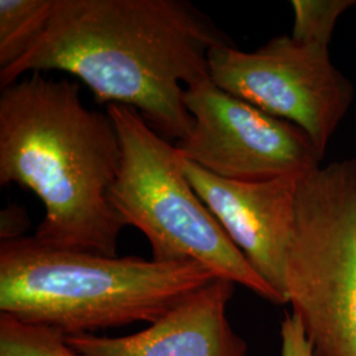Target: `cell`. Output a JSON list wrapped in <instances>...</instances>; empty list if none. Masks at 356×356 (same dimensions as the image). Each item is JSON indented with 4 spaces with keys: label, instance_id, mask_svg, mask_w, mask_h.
Returning <instances> with one entry per match:
<instances>
[{
    "label": "cell",
    "instance_id": "cell-9",
    "mask_svg": "<svg viewBox=\"0 0 356 356\" xmlns=\"http://www.w3.org/2000/svg\"><path fill=\"white\" fill-rule=\"evenodd\" d=\"M235 284L218 277L193 293L145 330L126 337H66L79 356H248L232 329L227 306Z\"/></svg>",
    "mask_w": 356,
    "mask_h": 356
},
{
    "label": "cell",
    "instance_id": "cell-6",
    "mask_svg": "<svg viewBox=\"0 0 356 356\" xmlns=\"http://www.w3.org/2000/svg\"><path fill=\"white\" fill-rule=\"evenodd\" d=\"M209 73L218 88L301 128L323 157L355 95L350 79L331 63L329 48L288 35L254 51L234 44L216 47Z\"/></svg>",
    "mask_w": 356,
    "mask_h": 356
},
{
    "label": "cell",
    "instance_id": "cell-4",
    "mask_svg": "<svg viewBox=\"0 0 356 356\" xmlns=\"http://www.w3.org/2000/svg\"><path fill=\"white\" fill-rule=\"evenodd\" d=\"M122 147L110 202L126 226L148 239L153 260L197 261L216 277L232 281L272 304L285 298L250 264L181 170L175 144L136 110L107 107Z\"/></svg>",
    "mask_w": 356,
    "mask_h": 356
},
{
    "label": "cell",
    "instance_id": "cell-1",
    "mask_svg": "<svg viewBox=\"0 0 356 356\" xmlns=\"http://www.w3.org/2000/svg\"><path fill=\"white\" fill-rule=\"evenodd\" d=\"M232 44L185 0H54L36 44L0 70V88L29 73L65 72L98 102L136 110L165 139L189 135L185 91L210 78L209 54Z\"/></svg>",
    "mask_w": 356,
    "mask_h": 356
},
{
    "label": "cell",
    "instance_id": "cell-11",
    "mask_svg": "<svg viewBox=\"0 0 356 356\" xmlns=\"http://www.w3.org/2000/svg\"><path fill=\"white\" fill-rule=\"evenodd\" d=\"M0 356H79L61 331L0 313Z\"/></svg>",
    "mask_w": 356,
    "mask_h": 356
},
{
    "label": "cell",
    "instance_id": "cell-14",
    "mask_svg": "<svg viewBox=\"0 0 356 356\" xmlns=\"http://www.w3.org/2000/svg\"><path fill=\"white\" fill-rule=\"evenodd\" d=\"M29 220L26 211L17 206L10 204L7 209L1 211L0 218V239L1 242L15 241L19 238H23L24 231L28 229Z\"/></svg>",
    "mask_w": 356,
    "mask_h": 356
},
{
    "label": "cell",
    "instance_id": "cell-13",
    "mask_svg": "<svg viewBox=\"0 0 356 356\" xmlns=\"http://www.w3.org/2000/svg\"><path fill=\"white\" fill-rule=\"evenodd\" d=\"M281 356H316L304 326L294 314H285L281 322Z\"/></svg>",
    "mask_w": 356,
    "mask_h": 356
},
{
    "label": "cell",
    "instance_id": "cell-7",
    "mask_svg": "<svg viewBox=\"0 0 356 356\" xmlns=\"http://www.w3.org/2000/svg\"><path fill=\"white\" fill-rule=\"evenodd\" d=\"M185 104L194 123L176 141L178 154L218 177H304L323 160L301 128L218 88L211 78L188 86Z\"/></svg>",
    "mask_w": 356,
    "mask_h": 356
},
{
    "label": "cell",
    "instance_id": "cell-12",
    "mask_svg": "<svg viewBox=\"0 0 356 356\" xmlns=\"http://www.w3.org/2000/svg\"><path fill=\"white\" fill-rule=\"evenodd\" d=\"M292 36L307 44L329 48L339 17L353 8L355 0H293Z\"/></svg>",
    "mask_w": 356,
    "mask_h": 356
},
{
    "label": "cell",
    "instance_id": "cell-5",
    "mask_svg": "<svg viewBox=\"0 0 356 356\" xmlns=\"http://www.w3.org/2000/svg\"><path fill=\"white\" fill-rule=\"evenodd\" d=\"M285 294L316 356H356V159L300 178Z\"/></svg>",
    "mask_w": 356,
    "mask_h": 356
},
{
    "label": "cell",
    "instance_id": "cell-2",
    "mask_svg": "<svg viewBox=\"0 0 356 356\" xmlns=\"http://www.w3.org/2000/svg\"><path fill=\"white\" fill-rule=\"evenodd\" d=\"M122 147L110 115L90 110L76 81L29 73L0 92V185L36 194V238L116 256L126 227L110 202Z\"/></svg>",
    "mask_w": 356,
    "mask_h": 356
},
{
    "label": "cell",
    "instance_id": "cell-3",
    "mask_svg": "<svg viewBox=\"0 0 356 356\" xmlns=\"http://www.w3.org/2000/svg\"><path fill=\"white\" fill-rule=\"evenodd\" d=\"M216 279L197 261L106 256L36 236L0 243V313L65 337L152 325Z\"/></svg>",
    "mask_w": 356,
    "mask_h": 356
},
{
    "label": "cell",
    "instance_id": "cell-8",
    "mask_svg": "<svg viewBox=\"0 0 356 356\" xmlns=\"http://www.w3.org/2000/svg\"><path fill=\"white\" fill-rule=\"evenodd\" d=\"M179 156V154H178ZM193 189L254 270L285 298V260L301 177L235 181L179 157Z\"/></svg>",
    "mask_w": 356,
    "mask_h": 356
},
{
    "label": "cell",
    "instance_id": "cell-10",
    "mask_svg": "<svg viewBox=\"0 0 356 356\" xmlns=\"http://www.w3.org/2000/svg\"><path fill=\"white\" fill-rule=\"evenodd\" d=\"M54 0H0V70L22 60L51 20Z\"/></svg>",
    "mask_w": 356,
    "mask_h": 356
}]
</instances>
